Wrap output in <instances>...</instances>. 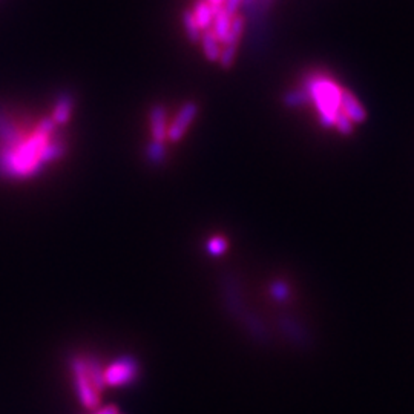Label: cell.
Segmentation results:
<instances>
[{
  "label": "cell",
  "mask_w": 414,
  "mask_h": 414,
  "mask_svg": "<svg viewBox=\"0 0 414 414\" xmlns=\"http://www.w3.org/2000/svg\"><path fill=\"white\" fill-rule=\"evenodd\" d=\"M305 89L310 95V102L315 103L316 111L319 113L321 125L326 127L335 126L338 113L340 112V103H343V91L333 80L313 76L307 80Z\"/></svg>",
  "instance_id": "obj_1"
},
{
  "label": "cell",
  "mask_w": 414,
  "mask_h": 414,
  "mask_svg": "<svg viewBox=\"0 0 414 414\" xmlns=\"http://www.w3.org/2000/svg\"><path fill=\"white\" fill-rule=\"evenodd\" d=\"M76 376V387L80 401L92 408L99 403V392L104 385V376L100 365L95 361L78 359L72 365Z\"/></svg>",
  "instance_id": "obj_2"
},
{
  "label": "cell",
  "mask_w": 414,
  "mask_h": 414,
  "mask_svg": "<svg viewBox=\"0 0 414 414\" xmlns=\"http://www.w3.org/2000/svg\"><path fill=\"white\" fill-rule=\"evenodd\" d=\"M198 113V106L195 103H188L180 109V112L177 113L175 120L172 121V125L167 127V138L170 142H180L184 137L188 127L192 125V121L195 120Z\"/></svg>",
  "instance_id": "obj_3"
},
{
  "label": "cell",
  "mask_w": 414,
  "mask_h": 414,
  "mask_svg": "<svg viewBox=\"0 0 414 414\" xmlns=\"http://www.w3.org/2000/svg\"><path fill=\"white\" fill-rule=\"evenodd\" d=\"M340 111H343L344 116L352 121L353 125H361L367 120L368 113L365 111L364 104L356 99V95L350 91L344 89L343 91V103H340Z\"/></svg>",
  "instance_id": "obj_4"
},
{
  "label": "cell",
  "mask_w": 414,
  "mask_h": 414,
  "mask_svg": "<svg viewBox=\"0 0 414 414\" xmlns=\"http://www.w3.org/2000/svg\"><path fill=\"white\" fill-rule=\"evenodd\" d=\"M135 375V365L129 361H121L112 364L111 367L104 371V382L109 385H123L129 382Z\"/></svg>",
  "instance_id": "obj_5"
},
{
  "label": "cell",
  "mask_w": 414,
  "mask_h": 414,
  "mask_svg": "<svg viewBox=\"0 0 414 414\" xmlns=\"http://www.w3.org/2000/svg\"><path fill=\"white\" fill-rule=\"evenodd\" d=\"M151 132L153 142L165 143V138L167 137L166 113L161 106H153L151 111Z\"/></svg>",
  "instance_id": "obj_6"
},
{
  "label": "cell",
  "mask_w": 414,
  "mask_h": 414,
  "mask_svg": "<svg viewBox=\"0 0 414 414\" xmlns=\"http://www.w3.org/2000/svg\"><path fill=\"white\" fill-rule=\"evenodd\" d=\"M215 18V11L214 8L207 4V0H201V2L195 4V13H193V19L197 22V25L200 29H209V27L214 23Z\"/></svg>",
  "instance_id": "obj_7"
},
{
  "label": "cell",
  "mask_w": 414,
  "mask_h": 414,
  "mask_svg": "<svg viewBox=\"0 0 414 414\" xmlns=\"http://www.w3.org/2000/svg\"><path fill=\"white\" fill-rule=\"evenodd\" d=\"M201 45H202V51H205L206 57L210 62H216L220 59V53H221L220 40L216 39L214 31H206L205 34H201Z\"/></svg>",
  "instance_id": "obj_8"
},
{
  "label": "cell",
  "mask_w": 414,
  "mask_h": 414,
  "mask_svg": "<svg viewBox=\"0 0 414 414\" xmlns=\"http://www.w3.org/2000/svg\"><path fill=\"white\" fill-rule=\"evenodd\" d=\"M72 106H74V103H72V99L69 95L60 97V100L55 103V108H54V112H53L54 123H59V125L67 123V121L71 117Z\"/></svg>",
  "instance_id": "obj_9"
},
{
  "label": "cell",
  "mask_w": 414,
  "mask_h": 414,
  "mask_svg": "<svg viewBox=\"0 0 414 414\" xmlns=\"http://www.w3.org/2000/svg\"><path fill=\"white\" fill-rule=\"evenodd\" d=\"M214 11H215V18H214V34L223 43V40L226 39L227 32H229V29H230L232 18H229V15H227L223 11V8H218V10H214Z\"/></svg>",
  "instance_id": "obj_10"
},
{
  "label": "cell",
  "mask_w": 414,
  "mask_h": 414,
  "mask_svg": "<svg viewBox=\"0 0 414 414\" xmlns=\"http://www.w3.org/2000/svg\"><path fill=\"white\" fill-rule=\"evenodd\" d=\"M244 25L246 22L244 19L241 18V15H235L230 22V29L227 32L226 39L223 40V45H238V40L242 34V31H244Z\"/></svg>",
  "instance_id": "obj_11"
},
{
  "label": "cell",
  "mask_w": 414,
  "mask_h": 414,
  "mask_svg": "<svg viewBox=\"0 0 414 414\" xmlns=\"http://www.w3.org/2000/svg\"><path fill=\"white\" fill-rule=\"evenodd\" d=\"M284 103L290 108H299L304 106V104L310 103V95H308L307 89H295V91H290L284 97Z\"/></svg>",
  "instance_id": "obj_12"
},
{
  "label": "cell",
  "mask_w": 414,
  "mask_h": 414,
  "mask_svg": "<svg viewBox=\"0 0 414 414\" xmlns=\"http://www.w3.org/2000/svg\"><path fill=\"white\" fill-rule=\"evenodd\" d=\"M166 156V149H165V144L161 142H152L148 146V151H146V157L153 165H161L165 160Z\"/></svg>",
  "instance_id": "obj_13"
},
{
  "label": "cell",
  "mask_w": 414,
  "mask_h": 414,
  "mask_svg": "<svg viewBox=\"0 0 414 414\" xmlns=\"http://www.w3.org/2000/svg\"><path fill=\"white\" fill-rule=\"evenodd\" d=\"M183 23H184L186 32H188V37L191 39V42H193V43L200 42V40H201V29L198 28L197 22H195L192 13H184Z\"/></svg>",
  "instance_id": "obj_14"
},
{
  "label": "cell",
  "mask_w": 414,
  "mask_h": 414,
  "mask_svg": "<svg viewBox=\"0 0 414 414\" xmlns=\"http://www.w3.org/2000/svg\"><path fill=\"white\" fill-rule=\"evenodd\" d=\"M237 50H238V45H226L221 53H220V63L221 67L224 68H229L232 67V63L237 59Z\"/></svg>",
  "instance_id": "obj_15"
},
{
  "label": "cell",
  "mask_w": 414,
  "mask_h": 414,
  "mask_svg": "<svg viewBox=\"0 0 414 414\" xmlns=\"http://www.w3.org/2000/svg\"><path fill=\"white\" fill-rule=\"evenodd\" d=\"M335 127L338 129V132L343 134V135H350L353 132V123L344 116L343 111L338 113L336 121H335Z\"/></svg>",
  "instance_id": "obj_16"
},
{
  "label": "cell",
  "mask_w": 414,
  "mask_h": 414,
  "mask_svg": "<svg viewBox=\"0 0 414 414\" xmlns=\"http://www.w3.org/2000/svg\"><path fill=\"white\" fill-rule=\"evenodd\" d=\"M227 249V241L221 237H216V238H212L209 242H207V250L210 255L214 256H220L221 254H224Z\"/></svg>",
  "instance_id": "obj_17"
},
{
  "label": "cell",
  "mask_w": 414,
  "mask_h": 414,
  "mask_svg": "<svg viewBox=\"0 0 414 414\" xmlns=\"http://www.w3.org/2000/svg\"><path fill=\"white\" fill-rule=\"evenodd\" d=\"M242 4V0H224V4H223V11L229 15V18H235V15H237V10H238V6Z\"/></svg>",
  "instance_id": "obj_18"
},
{
  "label": "cell",
  "mask_w": 414,
  "mask_h": 414,
  "mask_svg": "<svg viewBox=\"0 0 414 414\" xmlns=\"http://www.w3.org/2000/svg\"><path fill=\"white\" fill-rule=\"evenodd\" d=\"M273 291H275V295L278 296V298H284V296L287 295V287L284 286V284L278 282V284H275V286H273Z\"/></svg>",
  "instance_id": "obj_19"
},
{
  "label": "cell",
  "mask_w": 414,
  "mask_h": 414,
  "mask_svg": "<svg viewBox=\"0 0 414 414\" xmlns=\"http://www.w3.org/2000/svg\"><path fill=\"white\" fill-rule=\"evenodd\" d=\"M207 4L214 8V10H218V8H221L224 0H207Z\"/></svg>",
  "instance_id": "obj_20"
},
{
  "label": "cell",
  "mask_w": 414,
  "mask_h": 414,
  "mask_svg": "<svg viewBox=\"0 0 414 414\" xmlns=\"http://www.w3.org/2000/svg\"><path fill=\"white\" fill-rule=\"evenodd\" d=\"M97 414H118V411H117L116 407H106V408H103L102 411H99Z\"/></svg>",
  "instance_id": "obj_21"
}]
</instances>
